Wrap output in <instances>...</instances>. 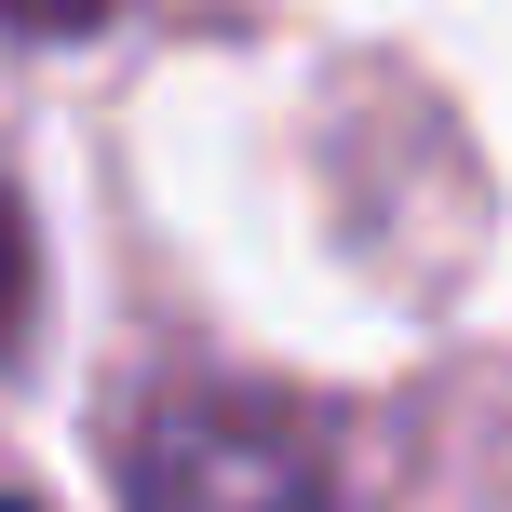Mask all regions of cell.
Masks as SVG:
<instances>
[{"instance_id":"obj_1","label":"cell","mask_w":512,"mask_h":512,"mask_svg":"<svg viewBox=\"0 0 512 512\" xmlns=\"http://www.w3.org/2000/svg\"><path fill=\"white\" fill-rule=\"evenodd\" d=\"M27 14H41V27H68V14H81V0H27Z\"/></svg>"}]
</instances>
